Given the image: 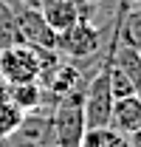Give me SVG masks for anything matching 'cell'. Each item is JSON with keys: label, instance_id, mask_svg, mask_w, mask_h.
I'll return each mask as SVG.
<instances>
[{"label": "cell", "instance_id": "11", "mask_svg": "<svg viewBox=\"0 0 141 147\" xmlns=\"http://www.w3.org/2000/svg\"><path fill=\"white\" fill-rule=\"evenodd\" d=\"M23 110L14 108L9 99H3L0 102V142H6V139H11L14 133H17V127L23 125Z\"/></svg>", "mask_w": 141, "mask_h": 147}, {"label": "cell", "instance_id": "1", "mask_svg": "<svg viewBox=\"0 0 141 147\" xmlns=\"http://www.w3.org/2000/svg\"><path fill=\"white\" fill-rule=\"evenodd\" d=\"M51 127H54V144L56 147H79L85 136V105H82V88L70 91L56 99L51 113Z\"/></svg>", "mask_w": 141, "mask_h": 147}, {"label": "cell", "instance_id": "5", "mask_svg": "<svg viewBox=\"0 0 141 147\" xmlns=\"http://www.w3.org/2000/svg\"><path fill=\"white\" fill-rule=\"evenodd\" d=\"M37 9L56 34L79 20H90L93 14V6L85 0H37Z\"/></svg>", "mask_w": 141, "mask_h": 147}, {"label": "cell", "instance_id": "12", "mask_svg": "<svg viewBox=\"0 0 141 147\" xmlns=\"http://www.w3.org/2000/svg\"><path fill=\"white\" fill-rule=\"evenodd\" d=\"M110 91H113V99H122V96H133L136 93V85L127 79V74L116 62L110 65Z\"/></svg>", "mask_w": 141, "mask_h": 147}, {"label": "cell", "instance_id": "3", "mask_svg": "<svg viewBox=\"0 0 141 147\" xmlns=\"http://www.w3.org/2000/svg\"><path fill=\"white\" fill-rule=\"evenodd\" d=\"M14 17H17V31L20 42L31 45L37 51H56V31L45 23V17L37 9V0H23V3H11Z\"/></svg>", "mask_w": 141, "mask_h": 147}, {"label": "cell", "instance_id": "7", "mask_svg": "<svg viewBox=\"0 0 141 147\" xmlns=\"http://www.w3.org/2000/svg\"><path fill=\"white\" fill-rule=\"evenodd\" d=\"M113 62L127 74V79L136 85V93H141V48L124 42L119 37V26H116V48H113Z\"/></svg>", "mask_w": 141, "mask_h": 147}, {"label": "cell", "instance_id": "13", "mask_svg": "<svg viewBox=\"0 0 141 147\" xmlns=\"http://www.w3.org/2000/svg\"><path fill=\"white\" fill-rule=\"evenodd\" d=\"M3 99H9V82L0 76V102H3Z\"/></svg>", "mask_w": 141, "mask_h": 147}, {"label": "cell", "instance_id": "6", "mask_svg": "<svg viewBox=\"0 0 141 147\" xmlns=\"http://www.w3.org/2000/svg\"><path fill=\"white\" fill-rule=\"evenodd\" d=\"M110 127L130 136L141 127V96L133 93V96H122L113 102V113H110Z\"/></svg>", "mask_w": 141, "mask_h": 147}, {"label": "cell", "instance_id": "8", "mask_svg": "<svg viewBox=\"0 0 141 147\" xmlns=\"http://www.w3.org/2000/svg\"><path fill=\"white\" fill-rule=\"evenodd\" d=\"M9 102L20 108L23 113H31L42 105V85L40 82H23V85H9Z\"/></svg>", "mask_w": 141, "mask_h": 147}, {"label": "cell", "instance_id": "9", "mask_svg": "<svg viewBox=\"0 0 141 147\" xmlns=\"http://www.w3.org/2000/svg\"><path fill=\"white\" fill-rule=\"evenodd\" d=\"M79 147H130V142H127L124 133H119L113 127H90L85 130Z\"/></svg>", "mask_w": 141, "mask_h": 147}, {"label": "cell", "instance_id": "14", "mask_svg": "<svg viewBox=\"0 0 141 147\" xmlns=\"http://www.w3.org/2000/svg\"><path fill=\"white\" fill-rule=\"evenodd\" d=\"M85 3H90V6H96V3H99V0H85Z\"/></svg>", "mask_w": 141, "mask_h": 147}, {"label": "cell", "instance_id": "15", "mask_svg": "<svg viewBox=\"0 0 141 147\" xmlns=\"http://www.w3.org/2000/svg\"><path fill=\"white\" fill-rule=\"evenodd\" d=\"M130 3H141V0H130Z\"/></svg>", "mask_w": 141, "mask_h": 147}, {"label": "cell", "instance_id": "10", "mask_svg": "<svg viewBox=\"0 0 141 147\" xmlns=\"http://www.w3.org/2000/svg\"><path fill=\"white\" fill-rule=\"evenodd\" d=\"M17 42H20V31H17L14 9H11V3L0 0V48H9Z\"/></svg>", "mask_w": 141, "mask_h": 147}, {"label": "cell", "instance_id": "4", "mask_svg": "<svg viewBox=\"0 0 141 147\" xmlns=\"http://www.w3.org/2000/svg\"><path fill=\"white\" fill-rule=\"evenodd\" d=\"M42 65V51H37L26 42L0 48V76L9 85H23V82H37Z\"/></svg>", "mask_w": 141, "mask_h": 147}, {"label": "cell", "instance_id": "2", "mask_svg": "<svg viewBox=\"0 0 141 147\" xmlns=\"http://www.w3.org/2000/svg\"><path fill=\"white\" fill-rule=\"evenodd\" d=\"M56 54L70 62L93 59L102 54V31L93 26V20H79L56 34Z\"/></svg>", "mask_w": 141, "mask_h": 147}]
</instances>
